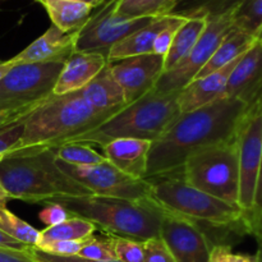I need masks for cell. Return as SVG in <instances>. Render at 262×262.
<instances>
[{
  "instance_id": "5",
  "label": "cell",
  "mask_w": 262,
  "mask_h": 262,
  "mask_svg": "<svg viewBox=\"0 0 262 262\" xmlns=\"http://www.w3.org/2000/svg\"><path fill=\"white\" fill-rule=\"evenodd\" d=\"M113 114L95 110L78 91L61 96L51 95L26 117L22 137L12 151L32 147L55 148L101 124Z\"/></svg>"
},
{
  "instance_id": "35",
  "label": "cell",
  "mask_w": 262,
  "mask_h": 262,
  "mask_svg": "<svg viewBox=\"0 0 262 262\" xmlns=\"http://www.w3.org/2000/svg\"><path fill=\"white\" fill-rule=\"evenodd\" d=\"M25 119L0 129V154H8L19 142L25 129Z\"/></svg>"
},
{
  "instance_id": "14",
  "label": "cell",
  "mask_w": 262,
  "mask_h": 262,
  "mask_svg": "<svg viewBox=\"0 0 262 262\" xmlns=\"http://www.w3.org/2000/svg\"><path fill=\"white\" fill-rule=\"evenodd\" d=\"M109 64L113 77L122 87L127 104L155 89L164 72V58L155 54L130 56Z\"/></svg>"
},
{
  "instance_id": "27",
  "label": "cell",
  "mask_w": 262,
  "mask_h": 262,
  "mask_svg": "<svg viewBox=\"0 0 262 262\" xmlns=\"http://www.w3.org/2000/svg\"><path fill=\"white\" fill-rule=\"evenodd\" d=\"M176 0H117L115 14L128 18H155L169 15Z\"/></svg>"
},
{
  "instance_id": "16",
  "label": "cell",
  "mask_w": 262,
  "mask_h": 262,
  "mask_svg": "<svg viewBox=\"0 0 262 262\" xmlns=\"http://www.w3.org/2000/svg\"><path fill=\"white\" fill-rule=\"evenodd\" d=\"M77 32L66 33L51 25L12 60L18 63H66L76 50Z\"/></svg>"
},
{
  "instance_id": "24",
  "label": "cell",
  "mask_w": 262,
  "mask_h": 262,
  "mask_svg": "<svg viewBox=\"0 0 262 262\" xmlns=\"http://www.w3.org/2000/svg\"><path fill=\"white\" fill-rule=\"evenodd\" d=\"M207 18H187L174 35L173 42L164 58V72L176 67L192 50L206 27ZM163 72V73H164Z\"/></svg>"
},
{
  "instance_id": "42",
  "label": "cell",
  "mask_w": 262,
  "mask_h": 262,
  "mask_svg": "<svg viewBox=\"0 0 262 262\" xmlns=\"http://www.w3.org/2000/svg\"><path fill=\"white\" fill-rule=\"evenodd\" d=\"M230 252H232V247L229 246H216L211 250L207 262H228Z\"/></svg>"
},
{
  "instance_id": "12",
  "label": "cell",
  "mask_w": 262,
  "mask_h": 262,
  "mask_svg": "<svg viewBox=\"0 0 262 262\" xmlns=\"http://www.w3.org/2000/svg\"><path fill=\"white\" fill-rule=\"evenodd\" d=\"M239 164V200L238 205L250 222L253 211L256 186L262 154V112H248L237 133ZM251 227V225H250Z\"/></svg>"
},
{
  "instance_id": "25",
  "label": "cell",
  "mask_w": 262,
  "mask_h": 262,
  "mask_svg": "<svg viewBox=\"0 0 262 262\" xmlns=\"http://www.w3.org/2000/svg\"><path fill=\"white\" fill-rule=\"evenodd\" d=\"M96 232V227L89 220L78 216H69L66 222L60 224L46 227L43 230H40V241L37 247L41 248L43 246L59 241H77L86 239L92 237Z\"/></svg>"
},
{
  "instance_id": "15",
  "label": "cell",
  "mask_w": 262,
  "mask_h": 262,
  "mask_svg": "<svg viewBox=\"0 0 262 262\" xmlns=\"http://www.w3.org/2000/svg\"><path fill=\"white\" fill-rule=\"evenodd\" d=\"M224 97L238 99L255 107L262 97V40L248 49L230 73Z\"/></svg>"
},
{
  "instance_id": "26",
  "label": "cell",
  "mask_w": 262,
  "mask_h": 262,
  "mask_svg": "<svg viewBox=\"0 0 262 262\" xmlns=\"http://www.w3.org/2000/svg\"><path fill=\"white\" fill-rule=\"evenodd\" d=\"M242 0H176L171 15L182 18H210L234 12Z\"/></svg>"
},
{
  "instance_id": "1",
  "label": "cell",
  "mask_w": 262,
  "mask_h": 262,
  "mask_svg": "<svg viewBox=\"0 0 262 262\" xmlns=\"http://www.w3.org/2000/svg\"><path fill=\"white\" fill-rule=\"evenodd\" d=\"M248 106L232 97H222L189 113H182L148 152L146 179L173 176L196 151L235 140Z\"/></svg>"
},
{
  "instance_id": "51",
  "label": "cell",
  "mask_w": 262,
  "mask_h": 262,
  "mask_svg": "<svg viewBox=\"0 0 262 262\" xmlns=\"http://www.w3.org/2000/svg\"><path fill=\"white\" fill-rule=\"evenodd\" d=\"M256 38H257V40H262V27H261V30L258 31V33H257V36H256Z\"/></svg>"
},
{
  "instance_id": "52",
  "label": "cell",
  "mask_w": 262,
  "mask_h": 262,
  "mask_svg": "<svg viewBox=\"0 0 262 262\" xmlns=\"http://www.w3.org/2000/svg\"><path fill=\"white\" fill-rule=\"evenodd\" d=\"M4 156H5V154H0V163H2V160L4 159Z\"/></svg>"
},
{
  "instance_id": "36",
  "label": "cell",
  "mask_w": 262,
  "mask_h": 262,
  "mask_svg": "<svg viewBox=\"0 0 262 262\" xmlns=\"http://www.w3.org/2000/svg\"><path fill=\"white\" fill-rule=\"evenodd\" d=\"M143 246H145V262H176L160 237L146 241L143 242Z\"/></svg>"
},
{
  "instance_id": "29",
  "label": "cell",
  "mask_w": 262,
  "mask_h": 262,
  "mask_svg": "<svg viewBox=\"0 0 262 262\" xmlns=\"http://www.w3.org/2000/svg\"><path fill=\"white\" fill-rule=\"evenodd\" d=\"M56 160L77 166L95 165L106 161L104 155L97 152L92 146L83 143H64L54 148Z\"/></svg>"
},
{
  "instance_id": "22",
  "label": "cell",
  "mask_w": 262,
  "mask_h": 262,
  "mask_svg": "<svg viewBox=\"0 0 262 262\" xmlns=\"http://www.w3.org/2000/svg\"><path fill=\"white\" fill-rule=\"evenodd\" d=\"M45 8L53 26L66 33L78 32L89 18L94 8L73 0H36Z\"/></svg>"
},
{
  "instance_id": "45",
  "label": "cell",
  "mask_w": 262,
  "mask_h": 262,
  "mask_svg": "<svg viewBox=\"0 0 262 262\" xmlns=\"http://www.w3.org/2000/svg\"><path fill=\"white\" fill-rule=\"evenodd\" d=\"M228 262H258L257 256L251 255H242V253H233L230 252Z\"/></svg>"
},
{
  "instance_id": "37",
  "label": "cell",
  "mask_w": 262,
  "mask_h": 262,
  "mask_svg": "<svg viewBox=\"0 0 262 262\" xmlns=\"http://www.w3.org/2000/svg\"><path fill=\"white\" fill-rule=\"evenodd\" d=\"M69 216H71L69 212L61 205L56 204V202H45V207L38 212V219L46 227H53V225L60 224V223L66 222Z\"/></svg>"
},
{
  "instance_id": "33",
  "label": "cell",
  "mask_w": 262,
  "mask_h": 262,
  "mask_svg": "<svg viewBox=\"0 0 262 262\" xmlns=\"http://www.w3.org/2000/svg\"><path fill=\"white\" fill-rule=\"evenodd\" d=\"M186 19L187 18L177 17V15H174L173 20H171V22L169 23L165 28H163V30L159 32V35L156 36L155 41H154L152 54L165 58V55L168 54L169 49H170L171 42H173V38H174V35H176L177 30L181 27V25Z\"/></svg>"
},
{
  "instance_id": "23",
  "label": "cell",
  "mask_w": 262,
  "mask_h": 262,
  "mask_svg": "<svg viewBox=\"0 0 262 262\" xmlns=\"http://www.w3.org/2000/svg\"><path fill=\"white\" fill-rule=\"evenodd\" d=\"M256 37L248 35L245 31L239 30L234 26L232 31L228 33L227 37L223 40V42L220 43L219 48L215 50V53L212 54V56L210 58V60L205 64L204 68L199 72L194 79L201 78V77L207 76V74H211L214 72L219 71V69L224 68L225 66H228L229 63H232L233 60L238 59L239 56H242L248 49H251V46L256 42Z\"/></svg>"
},
{
  "instance_id": "38",
  "label": "cell",
  "mask_w": 262,
  "mask_h": 262,
  "mask_svg": "<svg viewBox=\"0 0 262 262\" xmlns=\"http://www.w3.org/2000/svg\"><path fill=\"white\" fill-rule=\"evenodd\" d=\"M36 106H37V105H35V106L17 107V109L0 110V129L13 124V123H17L19 122V120H23L27 115H30V113L32 112Z\"/></svg>"
},
{
  "instance_id": "3",
  "label": "cell",
  "mask_w": 262,
  "mask_h": 262,
  "mask_svg": "<svg viewBox=\"0 0 262 262\" xmlns=\"http://www.w3.org/2000/svg\"><path fill=\"white\" fill-rule=\"evenodd\" d=\"M46 202L61 205L69 215L89 220L106 235L130 238L140 242L160 237L163 211L151 199L132 201L86 194L54 197Z\"/></svg>"
},
{
  "instance_id": "30",
  "label": "cell",
  "mask_w": 262,
  "mask_h": 262,
  "mask_svg": "<svg viewBox=\"0 0 262 262\" xmlns=\"http://www.w3.org/2000/svg\"><path fill=\"white\" fill-rule=\"evenodd\" d=\"M233 22L235 27L256 37L262 27V0H242L233 12Z\"/></svg>"
},
{
  "instance_id": "13",
  "label": "cell",
  "mask_w": 262,
  "mask_h": 262,
  "mask_svg": "<svg viewBox=\"0 0 262 262\" xmlns=\"http://www.w3.org/2000/svg\"><path fill=\"white\" fill-rule=\"evenodd\" d=\"M160 238L176 262L209 261L212 246L201 229L189 220L163 211Z\"/></svg>"
},
{
  "instance_id": "20",
  "label": "cell",
  "mask_w": 262,
  "mask_h": 262,
  "mask_svg": "<svg viewBox=\"0 0 262 262\" xmlns=\"http://www.w3.org/2000/svg\"><path fill=\"white\" fill-rule=\"evenodd\" d=\"M82 99L101 113H117L127 105L122 87L119 86L110 71V64L100 71V73L78 91Z\"/></svg>"
},
{
  "instance_id": "47",
  "label": "cell",
  "mask_w": 262,
  "mask_h": 262,
  "mask_svg": "<svg viewBox=\"0 0 262 262\" xmlns=\"http://www.w3.org/2000/svg\"><path fill=\"white\" fill-rule=\"evenodd\" d=\"M9 200H12L10 199L9 193H8L7 189L3 187V184L0 183V206H3V205H7V202L9 201Z\"/></svg>"
},
{
  "instance_id": "44",
  "label": "cell",
  "mask_w": 262,
  "mask_h": 262,
  "mask_svg": "<svg viewBox=\"0 0 262 262\" xmlns=\"http://www.w3.org/2000/svg\"><path fill=\"white\" fill-rule=\"evenodd\" d=\"M251 235H253L258 243L262 242V211L251 222Z\"/></svg>"
},
{
  "instance_id": "17",
  "label": "cell",
  "mask_w": 262,
  "mask_h": 262,
  "mask_svg": "<svg viewBox=\"0 0 262 262\" xmlns=\"http://www.w3.org/2000/svg\"><path fill=\"white\" fill-rule=\"evenodd\" d=\"M106 64V56L100 53L74 51L64 63L63 69L54 86L53 95L61 96L81 91Z\"/></svg>"
},
{
  "instance_id": "48",
  "label": "cell",
  "mask_w": 262,
  "mask_h": 262,
  "mask_svg": "<svg viewBox=\"0 0 262 262\" xmlns=\"http://www.w3.org/2000/svg\"><path fill=\"white\" fill-rule=\"evenodd\" d=\"M73 2L83 3V4H87V5H90V7L94 8V9H96V8H99L100 5L105 2V0H73Z\"/></svg>"
},
{
  "instance_id": "19",
  "label": "cell",
  "mask_w": 262,
  "mask_h": 262,
  "mask_svg": "<svg viewBox=\"0 0 262 262\" xmlns=\"http://www.w3.org/2000/svg\"><path fill=\"white\" fill-rule=\"evenodd\" d=\"M152 142L137 138H118L101 146L102 155L115 168L136 179H145Z\"/></svg>"
},
{
  "instance_id": "9",
  "label": "cell",
  "mask_w": 262,
  "mask_h": 262,
  "mask_svg": "<svg viewBox=\"0 0 262 262\" xmlns=\"http://www.w3.org/2000/svg\"><path fill=\"white\" fill-rule=\"evenodd\" d=\"M233 28V13L207 18L206 27L196 45L176 67L161 74L155 84L156 91L171 94L184 89L193 81Z\"/></svg>"
},
{
  "instance_id": "31",
  "label": "cell",
  "mask_w": 262,
  "mask_h": 262,
  "mask_svg": "<svg viewBox=\"0 0 262 262\" xmlns=\"http://www.w3.org/2000/svg\"><path fill=\"white\" fill-rule=\"evenodd\" d=\"M77 256L92 261L117 260L114 238L112 235H105V237H95V235H92V237L89 238L84 247L79 251Z\"/></svg>"
},
{
  "instance_id": "46",
  "label": "cell",
  "mask_w": 262,
  "mask_h": 262,
  "mask_svg": "<svg viewBox=\"0 0 262 262\" xmlns=\"http://www.w3.org/2000/svg\"><path fill=\"white\" fill-rule=\"evenodd\" d=\"M14 66H15V63L12 60V59H9V60L0 61V81H2L5 76H7L8 72H9Z\"/></svg>"
},
{
  "instance_id": "34",
  "label": "cell",
  "mask_w": 262,
  "mask_h": 262,
  "mask_svg": "<svg viewBox=\"0 0 262 262\" xmlns=\"http://www.w3.org/2000/svg\"><path fill=\"white\" fill-rule=\"evenodd\" d=\"M89 238L77 241H59V242L49 243V245L43 246V247L41 248H36V250L54 256H64V257H68V256H77L79 253V251L84 247V245L87 243Z\"/></svg>"
},
{
  "instance_id": "28",
  "label": "cell",
  "mask_w": 262,
  "mask_h": 262,
  "mask_svg": "<svg viewBox=\"0 0 262 262\" xmlns=\"http://www.w3.org/2000/svg\"><path fill=\"white\" fill-rule=\"evenodd\" d=\"M0 230L27 247H37L40 241V230L13 214L7 205L0 206Z\"/></svg>"
},
{
  "instance_id": "8",
  "label": "cell",
  "mask_w": 262,
  "mask_h": 262,
  "mask_svg": "<svg viewBox=\"0 0 262 262\" xmlns=\"http://www.w3.org/2000/svg\"><path fill=\"white\" fill-rule=\"evenodd\" d=\"M64 63H18L0 81V110L35 106L53 95Z\"/></svg>"
},
{
  "instance_id": "53",
  "label": "cell",
  "mask_w": 262,
  "mask_h": 262,
  "mask_svg": "<svg viewBox=\"0 0 262 262\" xmlns=\"http://www.w3.org/2000/svg\"><path fill=\"white\" fill-rule=\"evenodd\" d=\"M105 2H106V0H105Z\"/></svg>"
},
{
  "instance_id": "32",
  "label": "cell",
  "mask_w": 262,
  "mask_h": 262,
  "mask_svg": "<svg viewBox=\"0 0 262 262\" xmlns=\"http://www.w3.org/2000/svg\"><path fill=\"white\" fill-rule=\"evenodd\" d=\"M117 260L120 262H145V246L130 238L113 237Z\"/></svg>"
},
{
  "instance_id": "49",
  "label": "cell",
  "mask_w": 262,
  "mask_h": 262,
  "mask_svg": "<svg viewBox=\"0 0 262 262\" xmlns=\"http://www.w3.org/2000/svg\"><path fill=\"white\" fill-rule=\"evenodd\" d=\"M256 256H257V261L262 262V242L258 243V250H257V253H256Z\"/></svg>"
},
{
  "instance_id": "50",
  "label": "cell",
  "mask_w": 262,
  "mask_h": 262,
  "mask_svg": "<svg viewBox=\"0 0 262 262\" xmlns=\"http://www.w3.org/2000/svg\"><path fill=\"white\" fill-rule=\"evenodd\" d=\"M248 112H262V97H261L260 102H258L255 107H252V109L248 110Z\"/></svg>"
},
{
  "instance_id": "54",
  "label": "cell",
  "mask_w": 262,
  "mask_h": 262,
  "mask_svg": "<svg viewBox=\"0 0 262 262\" xmlns=\"http://www.w3.org/2000/svg\"><path fill=\"white\" fill-rule=\"evenodd\" d=\"M0 61H2V60H0Z\"/></svg>"
},
{
  "instance_id": "40",
  "label": "cell",
  "mask_w": 262,
  "mask_h": 262,
  "mask_svg": "<svg viewBox=\"0 0 262 262\" xmlns=\"http://www.w3.org/2000/svg\"><path fill=\"white\" fill-rule=\"evenodd\" d=\"M31 255L33 256L35 260L38 261H45V262H120L119 260H113V261H92V260H86V258L78 257V256H68V257H64V256H54L49 255V253L41 252V251L36 250V248L31 247L30 248Z\"/></svg>"
},
{
  "instance_id": "39",
  "label": "cell",
  "mask_w": 262,
  "mask_h": 262,
  "mask_svg": "<svg viewBox=\"0 0 262 262\" xmlns=\"http://www.w3.org/2000/svg\"><path fill=\"white\" fill-rule=\"evenodd\" d=\"M27 250H15V248L0 247V262H38L32 257Z\"/></svg>"
},
{
  "instance_id": "4",
  "label": "cell",
  "mask_w": 262,
  "mask_h": 262,
  "mask_svg": "<svg viewBox=\"0 0 262 262\" xmlns=\"http://www.w3.org/2000/svg\"><path fill=\"white\" fill-rule=\"evenodd\" d=\"M178 94L151 90L110 115L101 124L71 138L66 143H83L101 147L118 138H137L154 142L182 114L178 105Z\"/></svg>"
},
{
  "instance_id": "7",
  "label": "cell",
  "mask_w": 262,
  "mask_h": 262,
  "mask_svg": "<svg viewBox=\"0 0 262 262\" xmlns=\"http://www.w3.org/2000/svg\"><path fill=\"white\" fill-rule=\"evenodd\" d=\"M177 174L189 186L228 204L238 205L239 164L237 138L196 151L187 158Z\"/></svg>"
},
{
  "instance_id": "2",
  "label": "cell",
  "mask_w": 262,
  "mask_h": 262,
  "mask_svg": "<svg viewBox=\"0 0 262 262\" xmlns=\"http://www.w3.org/2000/svg\"><path fill=\"white\" fill-rule=\"evenodd\" d=\"M0 183L12 200L45 204L54 197L92 194L56 164L54 148L10 151L0 163Z\"/></svg>"
},
{
  "instance_id": "18",
  "label": "cell",
  "mask_w": 262,
  "mask_h": 262,
  "mask_svg": "<svg viewBox=\"0 0 262 262\" xmlns=\"http://www.w3.org/2000/svg\"><path fill=\"white\" fill-rule=\"evenodd\" d=\"M239 59L241 56L214 73L193 79L184 89H182L178 94L181 113L193 112L224 97L228 79Z\"/></svg>"
},
{
  "instance_id": "43",
  "label": "cell",
  "mask_w": 262,
  "mask_h": 262,
  "mask_svg": "<svg viewBox=\"0 0 262 262\" xmlns=\"http://www.w3.org/2000/svg\"><path fill=\"white\" fill-rule=\"evenodd\" d=\"M0 247H8V248H15V250H27V246L22 245V243L17 242L15 239L10 238L5 233L0 230Z\"/></svg>"
},
{
  "instance_id": "21",
  "label": "cell",
  "mask_w": 262,
  "mask_h": 262,
  "mask_svg": "<svg viewBox=\"0 0 262 262\" xmlns=\"http://www.w3.org/2000/svg\"><path fill=\"white\" fill-rule=\"evenodd\" d=\"M173 18L174 15L171 14L155 17L148 25L143 26L132 35L115 43L107 53V61L113 63L130 56L152 54V46L156 36L173 20Z\"/></svg>"
},
{
  "instance_id": "41",
  "label": "cell",
  "mask_w": 262,
  "mask_h": 262,
  "mask_svg": "<svg viewBox=\"0 0 262 262\" xmlns=\"http://www.w3.org/2000/svg\"><path fill=\"white\" fill-rule=\"evenodd\" d=\"M262 211V154H261V163H260V170H258V178H257V186H256V193H255V202H253V211L251 215V222Z\"/></svg>"
},
{
  "instance_id": "10",
  "label": "cell",
  "mask_w": 262,
  "mask_h": 262,
  "mask_svg": "<svg viewBox=\"0 0 262 262\" xmlns=\"http://www.w3.org/2000/svg\"><path fill=\"white\" fill-rule=\"evenodd\" d=\"M59 168L86 187L92 194L114 199L145 201L150 199V183L136 179L115 168L109 161L95 165L77 166L56 160Z\"/></svg>"
},
{
  "instance_id": "6",
  "label": "cell",
  "mask_w": 262,
  "mask_h": 262,
  "mask_svg": "<svg viewBox=\"0 0 262 262\" xmlns=\"http://www.w3.org/2000/svg\"><path fill=\"white\" fill-rule=\"evenodd\" d=\"M146 181L150 183L151 201L163 211L183 217L197 225L250 227L247 215L241 206L228 204L189 186L178 174L155 177Z\"/></svg>"
},
{
  "instance_id": "11",
  "label": "cell",
  "mask_w": 262,
  "mask_h": 262,
  "mask_svg": "<svg viewBox=\"0 0 262 262\" xmlns=\"http://www.w3.org/2000/svg\"><path fill=\"white\" fill-rule=\"evenodd\" d=\"M117 0H106L96 12H92L86 25L77 32L76 50L100 53L107 58V53L117 42L132 35L154 18H128L115 14Z\"/></svg>"
}]
</instances>
